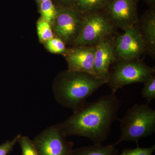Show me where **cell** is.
<instances>
[{"mask_svg":"<svg viewBox=\"0 0 155 155\" xmlns=\"http://www.w3.org/2000/svg\"><path fill=\"white\" fill-rule=\"evenodd\" d=\"M18 142L21 147L22 155H39L33 140L28 137L21 136Z\"/></svg>","mask_w":155,"mask_h":155,"instance_id":"cell-17","label":"cell"},{"mask_svg":"<svg viewBox=\"0 0 155 155\" xmlns=\"http://www.w3.org/2000/svg\"><path fill=\"white\" fill-rule=\"evenodd\" d=\"M114 28L104 12L98 11L84 15L73 44L76 47L94 45L103 38L112 35Z\"/></svg>","mask_w":155,"mask_h":155,"instance_id":"cell-5","label":"cell"},{"mask_svg":"<svg viewBox=\"0 0 155 155\" xmlns=\"http://www.w3.org/2000/svg\"><path fill=\"white\" fill-rule=\"evenodd\" d=\"M94 46V75L107 83L111 65L116 61L114 38L112 35L105 38Z\"/></svg>","mask_w":155,"mask_h":155,"instance_id":"cell-10","label":"cell"},{"mask_svg":"<svg viewBox=\"0 0 155 155\" xmlns=\"http://www.w3.org/2000/svg\"><path fill=\"white\" fill-rule=\"evenodd\" d=\"M120 106L115 94L103 96L85 103L59 126L65 136L83 137L101 144L108 138Z\"/></svg>","mask_w":155,"mask_h":155,"instance_id":"cell-1","label":"cell"},{"mask_svg":"<svg viewBox=\"0 0 155 155\" xmlns=\"http://www.w3.org/2000/svg\"><path fill=\"white\" fill-rule=\"evenodd\" d=\"M21 134H18L12 140H8L3 144L0 145V155H8L12 151L14 147L19 140L21 136Z\"/></svg>","mask_w":155,"mask_h":155,"instance_id":"cell-21","label":"cell"},{"mask_svg":"<svg viewBox=\"0 0 155 155\" xmlns=\"http://www.w3.org/2000/svg\"><path fill=\"white\" fill-rule=\"evenodd\" d=\"M114 145L103 146L101 143L72 149L69 155H118Z\"/></svg>","mask_w":155,"mask_h":155,"instance_id":"cell-13","label":"cell"},{"mask_svg":"<svg viewBox=\"0 0 155 155\" xmlns=\"http://www.w3.org/2000/svg\"><path fill=\"white\" fill-rule=\"evenodd\" d=\"M37 31L39 38L41 41H48L54 38L50 23L42 18L38 22Z\"/></svg>","mask_w":155,"mask_h":155,"instance_id":"cell-16","label":"cell"},{"mask_svg":"<svg viewBox=\"0 0 155 155\" xmlns=\"http://www.w3.org/2000/svg\"><path fill=\"white\" fill-rule=\"evenodd\" d=\"M142 95L147 101V104L155 99V76L153 75L144 83Z\"/></svg>","mask_w":155,"mask_h":155,"instance_id":"cell-18","label":"cell"},{"mask_svg":"<svg viewBox=\"0 0 155 155\" xmlns=\"http://www.w3.org/2000/svg\"><path fill=\"white\" fill-rule=\"evenodd\" d=\"M107 81L87 72L69 70L59 78L54 89L55 97L59 104L73 111Z\"/></svg>","mask_w":155,"mask_h":155,"instance_id":"cell-2","label":"cell"},{"mask_svg":"<svg viewBox=\"0 0 155 155\" xmlns=\"http://www.w3.org/2000/svg\"><path fill=\"white\" fill-rule=\"evenodd\" d=\"M155 68L149 67L140 59L118 60L110 69L107 84L111 89L112 94L128 84L143 83L154 75Z\"/></svg>","mask_w":155,"mask_h":155,"instance_id":"cell-4","label":"cell"},{"mask_svg":"<svg viewBox=\"0 0 155 155\" xmlns=\"http://www.w3.org/2000/svg\"><path fill=\"white\" fill-rule=\"evenodd\" d=\"M120 123L121 134L115 146L125 141L135 142L139 146V141L154 133L155 110L148 104H135L129 110L122 119H117Z\"/></svg>","mask_w":155,"mask_h":155,"instance_id":"cell-3","label":"cell"},{"mask_svg":"<svg viewBox=\"0 0 155 155\" xmlns=\"http://www.w3.org/2000/svg\"><path fill=\"white\" fill-rule=\"evenodd\" d=\"M81 46L67 51L69 70L94 75V46Z\"/></svg>","mask_w":155,"mask_h":155,"instance_id":"cell-11","label":"cell"},{"mask_svg":"<svg viewBox=\"0 0 155 155\" xmlns=\"http://www.w3.org/2000/svg\"><path fill=\"white\" fill-rule=\"evenodd\" d=\"M145 2H146L147 4L151 5H154L155 4V0H143Z\"/></svg>","mask_w":155,"mask_h":155,"instance_id":"cell-23","label":"cell"},{"mask_svg":"<svg viewBox=\"0 0 155 155\" xmlns=\"http://www.w3.org/2000/svg\"><path fill=\"white\" fill-rule=\"evenodd\" d=\"M124 32L114 38L116 60L139 59L147 48L136 25L124 29Z\"/></svg>","mask_w":155,"mask_h":155,"instance_id":"cell-6","label":"cell"},{"mask_svg":"<svg viewBox=\"0 0 155 155\" xmlns=\"http://www.w3.org/2000/svg\"><path fill=\"white\" fill-rule=\"evenodd\" d=\"M102 10L114 27L123 30L139 21L136 0H108Z\"/></svg>","mask_w":155,"mask_h":155,"instance_id":"cell-8","label":"cell"},{"mask_svg":"<svg viewBox=\"0 0 155 155\" xmlns=\"http://www.w3.org/2000/svg\"><path fill=\"white\" fill-rule=\"evenodd\" d=\"M40 8L43 19L51 24L57 16V11L51 0H47L40 3Z\"/></svg>","mask_w":155,"mask_h":155,"instance_id":"cell-15","label":"cell"},{"mask_svg":"<svg viewBox=\"0 0 155 155\" xmlns=\"http://www.w3.org/2000/svg\"><path fill=\"white\" fill-rule=\"evenodd\" d=\"M40 3L42 2H45V1H47V0H37Z\"/></svg>","mask_w":155,"mask_h":155,"instance_id":"cell-24","label":"cell"},{"mask_svg":"<svg viewBox=\"0 0 155 155\" xmlns=\"http://www.w3.org/2000/svg\"><path fill=\"white\" fill-rule=\"evenodd\" d=\"M47 47L51 52L55 54L66 53V50L64 42L60 38H54L48 41Z\"/></svg>","mask_w":155,"mask_h":155,"instance_id":"cell-19","label":"cell"},{"mask_svg":"<svg viewBox=\"0 0 155 155\" xmlns=\"http://www.w3.org/2000/svg\"><path fill=\"white\" fill-rule=\"evenodd\" d=\"M60 2L65 5H71L75 4L76 0H58Z\"/></svg>","mask_w":155,"mask_h":155,"instance_id":"cell-22","label":"cell"},{"mask_svg":"<svg viewBox=\"0 0 155 155\" xmlns=\"http://www.w3.org/2000/svg\"><path fill=\"white\" fill-rule=\"evenodd\" d=\"M66 137L58 125L48 127L33 141L39 155H69L74 144Z\"/></svg>","mask_w":155,"mask_h":155,"instance_id":"cell-7","label":"cell"},{"mask_svg":"<svg viewBox=\"0 0 155 155\" xmlns=\"http://www.w3.org/2000/svg\"><path fill=\"white\" fill-rule=\"evenodd\" d=\"M146 44L147 51L155 55V13L150 9L145 13L136 24Z\"/></svg>","mask_w":155,"mask_h":155,"instance_id":"cell-12","label":"cell"},{"mask_svg":"<svg viewBox=\"0 0 155 155\" xmlns=\"http://www.w3.org/2000/svg\"><path fill=\"white\" fill-rule=\"evenodd\" d=\"M82 16L71 8H64L57 11L54 21L55 31L63 41L73 42L80 30Z\"/></svg>","mask_w":155,"mask_h":155,"instance_id":"cell-9","label":"cell"},{"mask_svg":"<svg viewBox=\"0 0 155 155\" xmlns=\"http://www.w3.org/2000/svg\"><path fill=\"white\" fill-rule=\"evenodd\" d=\"M108 0H76L75 6L82 16L102 10Z\"/></svg>","mask_w":155,"mask_h":155,"instance_id":"cell-14","label":"cell"},{"mask_svg":"<svg viewBox=\"0 0 155 155\" xmlns=\"http://www.w3.org/2000/svg\"><path fill=\"white\" fill-rule=\"evenodd\" d=\"M155 150V145L148 148L137 147L135 149H125L118 155H152Z\"/></svg>","mask_w":155,"mask_h":155,"instance_id":"cell-20","label":"cell"}]
</instances>
